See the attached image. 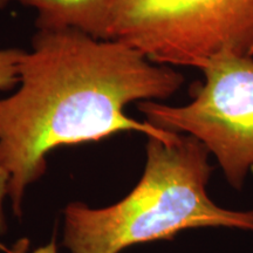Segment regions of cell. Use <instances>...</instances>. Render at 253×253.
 <instances>
[{
	"label": "cell",
	"mask_w": 253,
	"mask_h": 253,
	"mask_svg": "<svg viewBox=\"0 0 253 253\" xmlns=\"http://www.w3.org/2000/svg\"><path fill=\"white\" fill-rule=\"evenodd\" d=\"M19 75L17 91L0 99V166L11 175L8 197L17 217L27 186L45 175L47 155L56 148L126 131L161 140L176 134L137 121L125 109L172 96L184 77L121 41L38 30Z\"/></svg>",
	"instance_id": "cell-1"
},
{
	"label": "cell",
	"mask_w": 253,
	"mask_h": 253,
	"mask_svg": "<svg viewBox=\"0 0 253 253\" xmlns=\"http://www.w3.org/2000/svg\"><path fill=\"white\" fill-rule=\"evenodd\" d=\"M140 182L119 203L63 210V242L71 253H120L129 246L172 239L183 230L230 227L253 231V211L220 208L208 194L210 151L191 135L148 137Z\"/></svg>",
	"instance_id": "cell-2"
},
{
	"label": "cell",
	"mask_w": 253,
	"mask_h": 253,
	"mask_svg": "<svg viewBox=\"0 0 253 253\" xmlns=\"http://www.w3.org/2000/svg\"><path fill=\"white\" fill-rule=\"evenodd\" d=\"M112 40L171 67L201 69L221 52L253 58V0H116Z\"/></svg>",
	"instance_id": "cell-3"
},
{
	"label": "cell",
	"mask_w": 253,
	"mask_h": 253,
	"mask_svg": "<svg viewBox=\"0 0 253 253\" xmlns=\"http://www.w3.org/2000/svg\"><path fill=\"white\" fill-rule=\"evenodd\" d=\"M201 71L204 81L192 86L185 106L141 101L136 107L150 125L201 141L230 185L242 189L253 168V58L221 52Z\"/></svg>",
	"instance_id": "cell-4"
},
{
	"label": "cell",
	"mask_w": 253,
	"mask_h": 253,
	"mask_svg": "<svg viewBox=\"0 0 253 253\" xmlns=\"http://www.w3.org/2000/svg\"><path fill=\"white\" fill-rule=\"evenodd\" d=\"M37 12L38 30H74L112 40L116 0H14Z\"/></svg>",
	"instance_id": "cell-5"
},
{
	"label": "cell",
	"mask_w": 253,
	"mask_h": 253,
	"mask_svg": "<svg viewBox=\"0 0 253 253\" xmlns=\"http://www.w3.org/2000/svg\"><path fill=\"white\" fill-rule=\"evenodd\" d=\"M24 49L0 48V90H9L20 82L19 65Z\"/></svg>",
	"instance_id": "cell-6"
},
{
	"label": "cell",
	"mask_w": 253,
	"mask_h": 253,
	"mask_svg": "<svg viewBox=\"0 0 253 253\" xmlns=\"http://www.w3.org/2000/svg\"><path fill=\"white\" fill-rule=\"evenodd\" d=\"M11 175L5 168L0 166V236L7 232V221L4 213V201L8 196V184Z\"/></svg>",
	"instance_id": "cell-7"
},
{
	"label": "cell",
	"mask_w": 253,
	"mask_h": 253,
	"mask_svg": "<svg viewBox=\"0 0 253 253\" xmlns=\"http://www.w3.org/2000/svg\"><path fill=\"white\" fill-rule=\"evenodd\" d=\"M28 248H30V240L27 238H21L18 240L17 243L13 245V248L11 250H7V253H27ZM33 253H58V246L55 243V237H53L52 240L48 244L45 246H41V248L37 249Z\"/></svg>",
	"instance_id": "cell-8"
},
{
	"label": "cell",
	"mask_w": 253,
	"mask_h": 253,
	"mask_svg": "<svg viewBox=\"0 0 253 253\" xmlns=\"http://www.w3.org/2000/svg\"><path fill=\"white\" fill-rule=\"evenodd\" d=\"M14 0H0V9H5Z\"/></svg>",
	"instance_id": "cell-9"
}]
</instances>
